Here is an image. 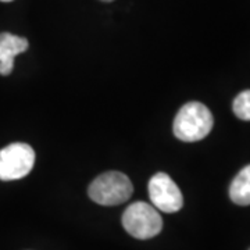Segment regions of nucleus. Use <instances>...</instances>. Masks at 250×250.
Listing matches in <instances>:
<instances>
[{
  "label": "nucleus",
  "instance_id": "obj_6",
  "mask_svg": "<svg viewBox=\"0 0 250 250\" xmlns=\"http://www.w3.org/2000/svg\"><path fill=\"white\" fill-rule=\"evenodd\" d=\"M28 49L25 38L9 32L0 34V75H10L14 68V59Z\"/></svg>",
  "mask_w": 250,
  "mask_h": 250
},
{
  "label": "nucleus",
  "instance_id": "obj_8",
  "mask_svg": "<svg viewBox=\"0 0 250 250\" xmlns=\"http://www.w3.org/2000/svg\"><path fill=\"white\" fill-rule=\"evenodd\" d=\"M233 113L243 121H250V90L241 92L233 100Z\"/></svg>",
  "mask_w": 250,
  "mask_h": 250
},
{
  "label": "nucleus",
  "instance_id": "obj_9",
  "mask_svg": "<svg viewBox=\"0 0 250 250\" xmlns=\"http://www.w3.org/2000/svg\"><path fill=\"white\" fill-rule=\"evenodd\" d=\"M0 1H13V0H0Z\"/></svg>",
  "mask_w": 250,
  "mask_h": 250
},
{
  "label": "nucleus",
  "instance_id": "obj_2",
  "mask_svg": "<svg viewBox=\"0 0 250 250\" xmlns=\"http://www.w3.org/2000/svg\"><path fill=\"white\" fill-rule=\"evenodd\" d=\"M134 192L131 179L120 171H108L99 175L89 185V197L98 205L118 206L125 203Z\"/></svg>",
  "mask_w": 250,
  "mask_h": 250
},
{
  "label": "nucleus",
  "instance_id": "obj_7",
  "mask_svg": "<svg viewBox=\"0 0 250 250\" xmlns=\"http://www.w3.org/2000/svg\"><path fill=\"white\" fill-rule=\"evenodd\" d=\"M229 197L235 205H250V166L239 171L229 187Z\"/></svg>",
  "mask_w": 250,
  "mask_h": 250
},
{
  "label": "nucleus",
  "instance_id": "obj_3",
  "mask_svg": "<svg viewBox=\"0 0 250 250\" xmlns=\"http://www.w3.org/2000/svg\"><path fill=\"white\" fill-rule=\"evenodd\" d=\"M123 227L136 239H150L161 232L163 220L154 206L136 202L128 206L123 214Z\"/></svg>",
  "mask_w": 250,
  "mask_h": 250
},
{
  "label": "nucleus",
  "instance_id": "obj_10",
  "mask_svg": "<svg viewBox=\"0 0 250 250\" xmlns=\"http://www.w3.org/2000/svg\"><path fill=\"white\" fill-rule=\"evenodd\" d=\"M103 1H113V0H103Z\"/></svg>",
  "mask_w": 250,
  "mask_h": 250
},
{
  "label": "nucleus",
  "instance_id": "obj_4",
  "mask_svg": "<svg viewBox=\"0 0 250 250\" xmlns=\"http://www.w3.org/2000/svg\"><path fill=\"white\" fill-rule=\"evenodd\" d=\"M35 152L27 143H11L0 150V179L16 181L27 177L34 168Z\"/></svg>",
  "mask_w": 250,
  "mask_h": 250
},
{
  "label": "nucleus",
  "instance_id": "obj_5",
  "mask_svg": "<svg viewBox=\"0 0 250 250\" xmlns=\"http://www.w3.org/2000/svg\"><path fill=\"white\" fill-rule=\"evenodd\" d=\"M149 196L153 206L164 213H177L184 206L179 188L166 172H157L150 178Z\"/></svg>",
  "mask_w": 250,
  "mask_h": 250
},
{
  "label": "nucleus",
  "instance_id": "obj_1",
  "mask_svg": "<svg viewBox=\"0 0 250 250\" xmlns=\"http://www.w3.org/2000/svg\"><path fill=\"white\" fill-rule=\"evenodd\" d=\"M214 124L213 114L205 104L190 102L179 108L174 120V135L184 142H197L210 134Z\"/></svg>",
  "mask_w": 250,
  "mask_h": 250
}]
</instances>
